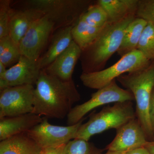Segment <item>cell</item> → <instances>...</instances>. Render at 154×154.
Masks as SVG:
<instances>
[{"mask_svg": "<svg viewBox=\"0 0 154 154\" xmlns=\"http://www.w3.org/2000/svg\"><path fill=\"white\" fill-rule=\"evenodd\" d=\"M80 99L73 80L63 81L42 70L34 91L32 113L47 118L63 119Z\"/></svg>", "mask_w": 154, "mask_h": 154, "instance_id": "cell-1", "label": "cell"}, {"mask_svg": "<svg viewBox=\"0 0 154 154\" xmlns=\"http://www.w3.org/2000/svg\"><path fill=\"white\" fill-rule=\"evenodd\" d=\"M136 17V15H131L117 23L106 24L95 41L82 51L80 60L83 72L103 69L109 59L118 51L127 27Z\"/></svg>", "mask_w": 154, "mask_h": 154, "instance_id": "cell-2", "label": "cell"}, {"mask_svg": "<svg viewBox=\"0 0 154 154\" xmlns=\"http://www.w3.org/2000/svg\"><path fill=\"white\" fill-rule=\"evenodd\" d=\"M116 80L132 93L136 103V115L149 141L154 140L149 115L150 104L154 88V60L146 68L125 74Z\"/></svg>", "mask_w": 154, "mask_h": 154, "instance_id": "cell-3", "label": "cell"}, {"mask_svg": "<svg viewBox=\"0 0 154 154\" xmlns=\"http://www.w3.org/2000/svg\"><path fill=\"white\" fill-rule=\"evenodd\" d=\"M94 3L89 0H26L17 2V8H30L42 12L60 28L74 26L80 17Z\"/></svg>", "mask_w": 154, "mask_h": 154, "instance_id": "cell-4", "label": "cell"}, {"mask_svg": "<svg viewBox=\"0 0 154 154\" xmlns=\"http://www.w3.org/2000/svg\"><path fill=\"white\" fill-rule=\"evenodd\" d=\"M136 117L132 101L115 103L90 116L89 120L80 126L75 139L89 141L94 135L112 128L118 129Z\"/></svg>", "mask_w": 154, "mask_h": 154, "instance_id": "cell-5", "label": "cell"}, {"mask_svg": "<svg viewBox=\"0 0 154 154\" xmlns=\"http://www.w3.org/2000/svg\"><path fill=\"white\" fill-rule=\"evenodd\" d=\"M151 62L139 51L136 50L122 57L117 62L107 69L93 72H82L80 79L87 88L99 90L122 75L147 67Z\"/></svg>", "mask_w": 154, "mask_h": 154, "instance_id": "cell-6", "label": "cell"}, {"mask_svg": "<svg viewBox=\"0 0 154 154\" xmlns=\"http://www.w3.org/2000/svg\"><path fill=\"white\" fill-rule=\"evenodd\" d=\"M134 100L132 93L119 87L114 80L92 94L91 99L87 102L73 107L67 116V124L72 125L77 124L87 113L99 106L111 103Z\"/></svg>", "mask_w": 154, "mask_h": 154, "instance_id": "cell-7", "label": "cell"}, {"mask_svg": "<svg viewBox=\"0 0 154 154\" xmlns=\"http://www.w3.org/2000/svg\"><path fill=\"white\" fill-rule=\"evenodd\" d=\"M34 91V86L25 85L1 91L0 118L33 113Z\"/></svg>", "mask_w": 154, "mask_h": 154, "instance_id": "cell-8", "label": "cell"}, {"mask_svg": "<svg viewBox=\"0 0 154 154\" xmlns=\"http://www.w3.org/2000/svg\"><path fill=\"white\" fill-rule=\"evenodd\" d=\"M85 119L76 124L63 126L51 125L45 117L41 123L26 133L41 149L66 144L75 138L77 133Z\"/></svg>", "mask_w": 154, "mask_h": 154, "instance_id": "cell-9", "label": "cell"}, {"mask_svg": "<svg viewBox=\"0 0 154 154\" xmlns=\"http://www.w3.org/2000/svg\"><path fill=\"white\" fill-rule=\"evenodd\" d=\"M54 32V24L44 16L36 20L20 41L22 55L38 61Z\"/></svg>", "mask_w": 154, "mask_h": 154, "instance_id": "cell-10", "label": "cell"}, {"mask_svg": "<svg viewBox=\"0 0 154 154\" xmlns=\"http://www.w3.org/2000/svg\"><path fill=\"white\" fill-rule=\"evenodd\" d=\"M42 69L38 61L22 55L19 61L0 76V91L11 87L36 85Z\"/></svg>", "mask_w": 154, "mask_h": 154, "instance_id": "cell-11", "label": "cell"}, {"mask_svg": "<svg viewBox=\"0 0 154 154\" xmlns=\"http://www.w3.org/2000/svg\"><path fill=\"white\" fill-rule=\"evenodd\" d=\"M149 140L137 117L116 130L113 140L107 146V151L125 153L145 146Z\"/></svg>", "mask_w": 154, "mask_h": 154, "instance_id": "cell-12", "label": "cell"}, {"mask_svg": "<svg viewBox=\"0 0 154 154\" xmlns=\"http://www.w3.org/2000/svg\"><path fill=\"white\" fill-rule=\"evenodd\" d=\"M82 51L73 40L67 48L46 68L45 72L63 81H71L75 66L80 59Z\"/></svg>", "mask_w": 154, "mask_h": 154, "instance_id": "cell-13", "label": "cell"}, {"mask_svg": "<svg viewBox=\"0 0 154 154\" xmlns=\"http://www.w3.org/2000/svg\"><path fill=\"white\" fill-rule=\"evenodd\" d=\"M44 16V14L37 9L12 8L9 25V36L19 46L20 41L31 25Z\"/></svg>", "mask_w": 154, "mask_h": 154, "instance_id": "cell-14", "label": "cell"}, {"mask_svg": "<svg viewBox=\"0 0 154 154\" xmlns=\"http://www.w3.org/2000/svg\"><path fill=\"white\" fill-rule=\"evenodd\" d=\"M45 117L33 113L0 118V141L28 132L41 123Z\"/></svg>", "mask_w": 154, "mask_h": 154, "instance_id": "cell-15", "label": "cell"}, {"mask_svg": "<svg viewBox=\"0 0 154 154\" xmlns=\"http://www.w3.org/2000/svg\"><path fill=\"white\" fill-rule=\"evenodd\" d=\"M73 26L60 28L53 34L47 51L38 60L42 70L47 68L69 46L73 40L72 34Z\"/></svg>", "mask_w": 154, "mask_h": 154, "instance_id": "cell-16", "label": "cell"}, {"mask_svg": "<svg viewBox=\"0 0 154 154\" xmlns=\"http://www.w3.org/2000/svg\"><path fill=\"white\" fill-rule=\"evenodd\" d=\"M138 2L139 0H99L96 2L107 14V23L113 24L130 15H136Z\"/></svg>", "mask_w": 154, "mask_h": 154, "instance_id": "cell-17", "label": "cell"}, {"mask_svg": "<svg viewBox=\"0 0 154 154\" xmlns=\"http://www.w3.org/2000/svg\"><path fill=\"white\" fill-rule=\"evenodd\" d=\"M41 149L26 133L0 142V154H38Z\"/></svg>", "mask_w": 154, "mask_h": 154, "instance_id": "cell-18", "label": "cell"}, {"mask_svg": "<svg viewBox=\"0 0 154 154\" xmlns=\"http://www.w3.org/2000/svg\"><path fill=\"white\" fill-rule=\"evenodd\" d=\"M147 23L144 19L136 17L127 26L117 52L121 57L137 50L141 36Z\"/></svg>", "mask_w": 154, "mask_h": 154, "instance_id": "cell-19", "label": "cell"}, {"mask_svg": "<svg viewBox=\"0 0 154 154\" xmlns=\"http://www.w3.org/2000/svg\"><path fill=\"white\" fill-rule=\"evenodd\" d=\"M104 27H94L79 19L72 29L73 40L83 51L95 41Z\"/></svg>", "mask_w": 154, "mask_h": 154, "instance_id": "cell-20", "label": "cell"}, {"mask_svg": "<svg viewBox=\"0 0 154 154\" xmlns=\"http://www.w3.org/2000/svg\"><path fill=\"white\" fill-rule=\"evenodd\" d=\"M22 56L19 45L9 35L0 38V62L6 68L16 64Z\"/></svg>", "mask_w": 154, "mask_h": 154, "instance_id": "cell-21", "label": "cell"}, {"mask_svg": "<svg viewBox=\"0 0 154 154\" xmlns=\"http://www.w3.org/2000/svg\"><path fill=\"white\" fill-rule=\"evenodd\" d=\"M79 19L96 27H104L107 23V14L96 2L89 6Z\"/></svg>", "mask_w": 154, "mask_h": 154, "instance_id": "cell-22", "label": "cell"}, {"mask_svg": "<svg viewBox=\"0 0 154 154\" xmlns=\"http://www.w3.org/2000/svg\"><path fill=\"white\" fill-rule=\"evenodd\" d=\"M137 50L149 60H154V25L148 22L144 29Z\"/></svg>", "mask_w": 154, "mask_h": 154, "instance_id": "cell-23", "label": "cell"}, {"mask_svg": "<svg viewBox=\"0 0 154 154\" xmlns=\"http://www.w3.org/2000/svg\"><path fill=\"white\" fill-rule=\"evenodd\" d=\"M102 151L88 141L74 139L66 144L62 154H101Z\"/></svg>", "mask_w": 154, "mask_h": 154, "instance_id": "cell-24", "label": "cell"}, {"mask_svg": "<svg viewBox=\"0 0 154 154\" xmlns=\"http://www.w3.org/2000/svg\"><path fill=\"white\" fill-rule=\"evenodd\" d=\"M12 1H0V38L9 35Z\"/></svg>", "mask_w": 154, "mask_h": 154, "instance_id": "cell-25", "label": "cell"}, {"mask_svg": "<svg viewBox=\"0 0 154 154\" xmlns=\"http://www.w3.org/2000/svg\"><path fill=\"white\" fill-rule=\"evenodd\" d=\"M136 15L154 25V0H139Z\"/></svg>", "mask_w": 154, "mask_h": 154, "instance_id": "cell-26", "label": "cell"}, {"mask_svg": "<svg viewBox=\"0 0 154 154\" xmlns=\"http://www.w3.org/2000/svg\"><path fill=\"white\" fill-rule=\"evenodd\" d=\"M66 145L42 149L38 154H62Z\"/></svg>", "mask_w": 154, "mask_h": 154, "instance_id": "cell-27", "label": "cell"}, {"mask_svg": "<svg viewBox=\"0 0 154 154\" xmlns=\"http://www.w3.org/2000/svg\"><path fill=\"white\" fill-rule=\"evenodd\" d=\"M149 115L152 127L154 132V88L152 92L150 104Z\"/></svg>", "mask_w": 154, "mask_h": 154, "instance_id": "cell-28", "label": "cell"}, {"mask_svg": "<svg viewBox=\"0 0 154 154\" xmlns=\"http://www.w3.org/2000/svg\"><path fill=\"white\" fill-rule=\"evenodd\" d=\"M124 154H150L145 147H141L124 153Z\"/></svg>", "mask_w": 154, "mask_h": 154, "instance_id": "cell-29", "label": "cell"}, {"mask_svg": "<svg viewBox=\"0 0 154 154\" xmlns=\"http://www.w3.org/2000/svg\"><path fill=\"white\" fill-rule=\"evenodd\" d=\"M145 147L148 150L150 154H154V140L149 141Z\"/></svg>", "mask_w": 154, "mask_h": 154, "instance_id": "cell-30", "label": "cell"}, {"mask_svg": "<svg viewBox=\"0 0 154 154\" xmlns=\"http://www.w3.org/2000/svg\"><path fill=\"white\" fill-rule=\"evenodd\" d=\"M7 70L6 67L0 62V76L4 75L6 72Z\"/></svg>", "mask_w": 154, "mask_h": 154, "instance_id": "cell-31", "label": "cell"}, {"mask_svg": "<svg viewBox=\"0 0 154 154\" xmlns=\"http://www.w3.org/2000/svg\"><path fill=\"white\" fill-rule=\"evenodd\" d=\"M124 154V153L120 152L111 151H107V152L105 154Z\"/></svg>", "mask_w": 154, "mask_h": 154, "instance_id": "cell-32", "label": "cell"}]
</instances>
